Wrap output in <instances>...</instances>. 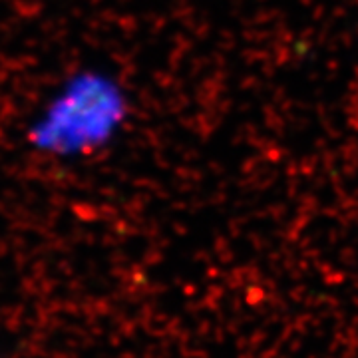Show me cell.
Here are the masks:
<instances>
[]
</instances>
